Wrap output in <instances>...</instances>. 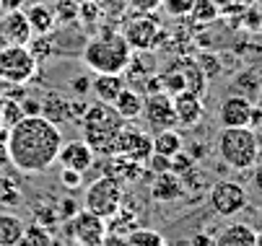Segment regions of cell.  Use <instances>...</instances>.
Instances as JSON below:
<instances>
[{
  "label": "cell",
  "instance_id": "484cf974",
  "mask_svg": "<svg viewBox=\"0 0 262 246\" xmlns=\"http://www.w3.org/2000/svg\"><path fill=\"white\" fill-rule=\"evenodd\" d=\"M26 114H24V109H21V101L18 99H3V107H0V125H3L6 130H11V127H16L21 119H24Z\"/></svg>",
  "mask_w": 262,
  "mask_h": 246
},
{
  "label": "cell",
  "instance_id": "83f0119b",
  "mask_svg": "<svg viewBox=\"0 0 262 246\" xmlns=\"http://www.w3.org/2000/svg\"><path fill=\"white\" fill-rule=\"evenodd\" d=\"M159 81H161V91L169 93V96H177V93L184 91V76H182L179 65H177V67H169L166 73H161Z\"/></svg>",
  "mask_w": 262,
  "mask_h": 246
},
{
  "label": "cell",
  "instance_id": "52a82bcc",
  "mask_svg": "<svg viewBox=\"0 0 262 246\" xmlns=\"http://www.w3.org/2000/svg\"><path fill=\"white\" fill-rule=\"evenodd\" d=\"M208 202H210V210L221 218H234L239 215L242 210L247 207L249 202V194L247 189L239 184V182H231V179H223V182H215L208 192Z\"/></svg>",
  "mask_w": 262,
  "mask_h": 246
},
{
  "label": "cell",
  "instance_id": "7402d4cb",
  "mask_svg": "<svg viewBox=\"0 0 262 246\" xmlns=\"http://www.w3.org/2000/svg\"><path fill=\"white\" fill-rule=\"evenodd\" d=\"M182 148H184V137H182V132H179L177 127H169V130L154 132V153L171 158V156L179 153Z\"/></svg>",
  "mask_w": 262,
  "mask_h": 246
},
{
  "label": "cell",
  "instance_id": "d4e9b609",
  "mask_svg": "<svg viewBox=\"0 0 262 246\" xmlns=\"http://www.w3.org/2000/svg\"><path fill=\"white\" fill-rule=\"evenodd\" d=\"M127 246H166L164 236L154 228H133L127 236H125Z\"/></svg>",
  "mask_w": 262,
  "mask_h": 246
},
{
  "label": "cell",
  "instance_id": "d6a6232c",
  "mask_svg": "<svg viewBox=\"0 0 262 246\" xmlns=\"http://www.w3.org/2000/svg\"><path fill=\"white\" fill-rule=\"evenodd\" d=\"M161 6H164V11L171 13V16H184V13H190L192 0H161Z\"/></svg>",
  "mask_w": 262,
  "mask_h": 246
},
{
  "label": "cell",
  "instance_id": "f1b7e54d",
  "mask_svg": "<svg viewBox=\"0 0 262 246\" xmlns=\"http://www.w3.org/2000/svg\"><path fill=\"white\" fill-rule=\"evenodd\" d=\"M218 13H221V8L213 3V0H192L190 16H192L195 21H203V23H208V21L218 18Z\"/></svg>",
  "mask_w": 262,
  "mask_h": 246
},
{
  "label": "cell",
  "instance_id": "277c9868",
  "mask_svg": "<svg viewBox=\"0 0 262 246\" xmlns=\"http://www.w3.org/2000/svg\"><path fill=\"white\" fill-rule=\"evenodd\" d=\"M215 151H218V158L226 166L236 171H247L259 161L262 145L252 127H221Z\"/></svg>",
  "mask_w": 262,
  "mask_h": 246
},
{
  "label": "cell",
  "instance_id": "ab89813d",
  "mask_svg": "<svg viewBox=\"0 0 262 246\" xmlns=\"http://www.w3.org/2000/svg\"><path fill=\"white\" fill-rule=\"evenodd\" d=\"M73 91L76 93H91V78H78L73 83Z\"/></svg>",
  "mask_w": 262,
  "mask_h": 246
},
{
  "label": "cell",
  "instance_id": "4316f807",
  "mask_svg": "<svg viewBox=\"0 0 262 246\" xmlns=\"http://www.w3.org/2000/svg\"><path fill=\"white\" fill-rule=\"evenodd\" d=\"M24 202V194H21V189H18V184L13 182V179H8V177H0V205L3 207H18Z\"/></svg>",
  "mask_w": 262,
  "mask_h": 246
},
{
  "label": "cell",
  "instance_id": "e575fe53",
  "mask_svg": "<svg viewBox=\"0 0 262 246\" xmlns=\"http://www.w3.org/2000/svg\"><path fill=\"white\" fill-rule=\"evenodd\" d=\"M78 18H83V21H96V18H99V6L91 3V0H86L83 6H78Z\"/></svg>",
  "mask_w": 262,
  "mask_h": 246
},
{
  "label": "cell",
  "instance_id": "cb8c5ba5",
  "mask_svg": "<svg viewBox=\"0 0 262 246\" xmlns=\"http://www.w3.org/2000/svg\"><path fill=\"white\" fill-rule=\"evenodd\" d=\"M182 76H184V91H190L195 96H205V88H208V76L205 70L198 65V62H182L179 65Z\"/></svg>",
  "mask_w": 262,
  "mask_h": 246
},
{
  "label": "cell",
  "instance_id": "3957f363",
  "mask_svg": "<svg viewBox=\"0 0 262 246\" xmlns=\"http://www.w3.org/2000/svg\"><path fill=\"white\" fill-rule=\"evenodd\" d=\"M130 55H133V47L127 44L125 34H117V31L99 34L81 52L83 65L91 73H125Z\"/></svg>",
  "mask_w": 262,
  "mask_h": 246
},
{
  "label": "cell",
  "instance_id": "7a4b0ae2",
  "mask_svg": "<svg viewBox=\"0 0 262 246\" xmlns=\"http://www.w3.org/2000/svg\"><path fill=\"white\" fill-rule=\"evenodd\" d=\"M81 122H83V140L91 145L96 156L109 158L117 153V135L125 127V119L115 112L112 104H104V101L89 104Z\"/></svg>",
  "mask_w": 262,
  "mask_h": 246
},
{
  "label": "cell",
  "instance_id": "4dcf8cb0",
  "mask_svg": "<svg viewBox=\"0 0 262 246\" xmlns=\"http://www.w3.org/2000/svg\"><path fill=\"white\" fill-rule=\"evenodd\" d=\"M234 88H239V91H244L242 96H254L257 91H259V81H257V76L254 73H239V78L234 81Z\"/></svg>",
  "mask_w": 262,
  "mask_h": 246
},
{
  "label": "cell",
  "instance_id": "e0dca14e",
  "mask_svg": "<svg viewBox=\"0 0 262 246\" xmlns=\"http://www.w3.org/2000/svg\"><path fill=\"white\" fill-rule=\"evenodd\" d=\"M24 16L31 26V34L34 37H45V34H52L57 21H55V11L45 3H34L29 8H24Z\"/></svg>",
  "mask_w": 262,
  "mask_h": 246
},
{
  "label": "cell",
  "instance_id": "603a6c76",
  "mask_svg": "<svg viewBox=\"0 0 262 246\" xmlns=\"http://www.w3.org/2000/svg\"><path fill=\"white\" fill-rule=\"evenodd\" d=\"M24 231H26V226L16 213H11V210L0 213V246H16L21 241Z\"/></svg>",
  "mask_w": 262,
  "mask_h": 246
},
{
  "label": "cell",
  "instance_id": "ffe728a7",
  "mask_svg": "<svg viewBox=\"0 0 262 246\" xmlns=\"http://www.w3.org/2000/svg\"><path fill=\"white\" fill-rule=\"evenodd\" d=\"M112 107H115V112L125 119V122H130V119H138L140 114H143V96L135 91V88H122L120 93H117V99L112 101Z\"/></svg>",
  "mask_w": 262,
  "mask_h": 246
},
{
  "label": "cell",
  "instance_id": "bcb514c9",
  "mask_svg": "<svg viewBox=\"0 0 262 246\" xmlns=\"http://www.w3.org/2000/svg\"><path fill=\"white\" fill-rule=\"evenodd\" d=\"M259 220H262V210H259Z\"/></svg>",
  "mask_w": 262,
  "mask_h": 246
},
{
  "label": "cell",
  "instance_id": "6da1fadb",
  "mask_svg": "<svg viewBox=\"0 0 262 246\" xmlns=\"http://www.w3.org/2000/svg\"><path fill=\"white\" fill-rule=\"evenodd\" d=\"M62 145V132L57 125L42 114L24 117L16 127L8 130V156L11 163L24 174H42L57 163Z\"/></svg>",
  "mask_w": 262,
  "mask_h": 246
},
{
  "label": "cell",
  "instance_id": "d590c367",
  "mask_svg": "<svg viewBox=\"0 0 262 246\" xmlns=\"http://www.w3.org/2000/svg\"><path fill=\"white\" fill-rule=\"evenodd\" d=\"M249 184H252V192H254L257 197H262V163H254V166H252Z\"/></svg>",
  "mask_w": 262,
  "mask_h": 246
},
{
  "label": "cell",
  "instance_id": "f546056e",
  "mask_svg": "<svg viewBox=\"0 0 262 246\" xmlns=\"http://www.w3.org/2000/svg\"><path fill=\"white\" fill-rule=\"evenodd\" d=\"M52 11H55V21L62 23V26L78 21V3H76V0H60Z\"/></svg>",
  "mask_w": 262,
  "mask_h": 246
},
{
  "label": "cell",
  "instance_id": "44dd1931",
  "mask_svg": "<svg viewBox=\"0 0 262 246\" xmlns=\"http://www.w3.org/2000/svg\"><path fill=\"white\" fill-rule=\"evenodd\" d=\"M42 117L45 119H50L52 125H62V122H70L73 119V109H70V101L62 96V93H57V91H50V96H47V101L42 104Z\"/></svg>",
  "mask_w": 262,
  "mask_h": 246
},
{
  "label": "cell",
  "instance_id": "4fadbf2b",
  "mask_svg": "<svg viewBox=\"0 0 262 246\" xmlns=\"http://www.w3.org/2000/svg\"><path fill=\"white\" fill-rule=\"evenodd\" d=\"M31 26L21 11H6L3 18H0V42L6 44H29L31 42Z\"/></svg>",
  "mask_w": 262,
  "mask_h": 246
},
{
  "label": "cell",
  "instance_id": "30bf717a",
  "mask_svg": "<svg viewBox=\"0 0 262 246\" xmlns=\"http://www.w3.org/2000/svg\"><path fill=\"white\" fill-rule=\"evenodd\" d=\"M68 233L73 236V241L81 246H99L106 236V220L89 213V210H78L73 218H68Z\"/></svg>",
  "mask_w": 262,
  "mask_h": 246
},
{
  "label": "cell",
  "instance_id": "1f68e13d",
  "mask_svg": "<svg viewBox=\"0 0 262 246\" xmlns=\"http://www.w3.org/2000/svg\"><path fill=\"white\" fill-rule=\"evenodd\" d=\"M60 184H62L65 189H78V187L83 184V174L76 171V168H65V166H62V171H60Z\"/></svg>",
  "mask_w": 262,
  "mask_h": 246
},
{
  "label": "cell",
  "instance_id": "60d3db41",
  "mask_svg": "<svg viewBox=\"0 0 262 246\" xmlns=\"http://www.w3.org/2000/svg\"><path fill=\"white\" fill-rule=\"evenodd\" d=\"M99 246H127V241H125V236H104V241L99 243Z\"/></svg>",
  "mask_w": 262,
  "mask_h": 246
},
{
  "label": "cell",
  "instance_id": "74e56055",
  "mask_svg": "<svg viewBox=\"0 0 262 246\" xmlns=\"http://www.w3.org/2000/svg\"><path fill=\"white\" fill-rule=\"evenodd\" d=\"M76 213H78L76 202H73V200H62V207H60V218H73Z\"/></svg>",
  "mask_w": 262,
  "mask_h": 246
},
{
  "label": "cell",
  "instance_id": "b9f144b4",
  "mask_svg": "<svg viewBox=\"0 0 262 246\" xmlns=\"http://www.w3.org/2000/svg\"><path fill=\"white\" fill-rule=\"evenodd\" d=\"M11 163V156H8V143L6 140H0V168H6Z\"/></svg>",
  "mask_w": 262,
  "mask_h": 246
},
{
  "label": "cell",
  "instance_id": "2e32d148",
  "mask_svg": "<svg viewBox=\"0 0 262 246\" xmlns=\"http://www.w3.org/2000/svg\"><path fill=\"white\" fill-rule=\"evenodd\" d=\"M182 194H184V184H182V179L177 177V174H171V171L156 174V179L151 184V197L156 202H174Z\"/></svg>",
  "mask_w": 262,
  "mask_h": 246
},
{
  "label": "cell",
  "instance_id": "7c38bea8",
  "mask_svg": "<svg viewBox=\"0 0 262 246\" xmlns=\"http://www.w3.org/2000/svg\"><path fill=\"white\" fill-rule=\"evenodd\" d=\"M252 99L242 93H231L218 104V122L221 127H249L252 117Z\"/></svg>",
  "mask_w": 262,
  "mask_h": 246
},
{
  "label": "cell",
  "instance_id": "ba28073f",
  "mask_svg": "<svg viewBox=\"0 0 262 246\" xmlns=\"http://www.w3.org/2000/svg\"><path fill=\"white\" fill-rule=\"evenodd\" d=\"M125 39L135 52H151L161 39H164V29L159 23L156 16L151 13H140L138 18H133L125 29Z\"/></svg>",
  "mask_w": 262,
  "mask_h": 246
},
{
  "label": "cell",
  "instance_id": "9a60e30c",
  "mask_svg": "<svg viewBox=\"0 0 262 246\" xmlns=\"http://www.w3.org/2000/svg\"><path fill=\"white\" fill-rule=\"evenodd\" d=\"M174 101V114H177V125L182 127H195L200 125L203 114H205V107H203V99L190 93V91H182L177 96H171Z\"/></svg>",
  "mask_w": 262,
  "mask_h": 246
},
{
  "label": "cell",
  "instance_id": "f35d334b",
  "mask_svg": "<svg viewBox=\"0 0 262 246\" xmlns=\"http://www.w3.org/2000/svg\"><path fill=\"white\" fill-rule=\"evenodd\" d=\"M24 3H26V0H0V8H3V13L6 11H21Z\"/></svg>",
  "mask_w": 262,
  "mask_h": 246
},
{
  "label": "cell",
  "instance_id": "f6af8a7d",
  "mask_svg": "<svg viewBox=\"0 0 262 246\" xmlns=\"http://www.w3.org/2000/svg\"><path fill=\"white\" fill-rule=\"evenodd\" d=\"M0 107H3V93H0ZM0 127H3V125H0Z\"/></svg>",
  "mask_w": 262,
  "mask_h": 246
},
{
  "label": "cell",
  "instance_id": "8fae6325",
  "mask_svg": "<svg viewBox=\"0 0 262 246\" xmlns=\"http://www.w3.org/2000/svg\"><path fill=\"white\" fill-rule=\"evenodd\" d=\"M154 153V137L138 130V127H122L117 135V153L115 156H125L130 161L145 163Z\"/></svg>",
  "mask_w": 262,
  "mask_h": 246
},
{
  "label": "cell",
  "instance_id": "7bdbcfd3",
  "mask_svg": "<svg viewBox=\"0 0 262 246\" xmlns=\"http://www.w3.org/2000/svg\"><path fill=\"white\" fill-rule=\"evenodd\" d=\"M213 3L223 11V8H229V6H234V3H239V0H213Z\"/></svg>",
  "mask_w": 262,
  "mask_h": 246
},
{
  "label": "cell",
  "instance_id": "5bb4252c",
  "mask_svg": "<svg viewBox=\"0 0 262 246\" xmlns=\"http://www.w3.org/2000/svg\"><path fill=\"white\" fill-rule=\"evenodd\" d=\"M57 161H60L65 168H76V171L86 174V171L94 166L96 153L91 151V145L86 143V140H70V143H62V145H60Z\"/></svg>",
  "mask_w": 262,
  "mask_h": 246
},
{
  "label": "cell",
  "instance_id": "8d00e7d4",
  "mask_svg": "<svg viewBox=\"0 0 262 246\" xmlns=\"http://www.w3.org/2000/svg\"><path fill=\"white\" fill-rule=\"evenodd\" d=\"M21 101V109L26 117H34V114H42V101L36 99H18Z\"/></svg>",
  "mask_w": 262,
  "mask_h": 246
},
{
  "label": "cell",
  "instance_id": "ee69618b",
  "mask_svg": "<svg viewBox=\"0 0 262 246\" xmlns=\"http://www.w3.org/2000/svg\"><path fill=\"white\" fill-rule=\"evenodd\" d=\"M254 246H262V231L257 233V241H254Z\"/></svg>",
  "mask_w": 262,
  "mask_h": 246
},
{
  "label": "cell",
  "instance_id": "8992f818",
  "mask_svg": "<svg viewBox=\"0 0 262 246\" xmlns=\"http://www.w3.org/2000/svg\"><path fill=\"white\" fill-rule=\"evenodd\" d=\"M36 60L26 44H6L0 47V81L11 86H24L36 73Z\"/></svg>",
  "mask_w": 262,
  "mask_h": 246
},
{
  "label": "cell",
  "instance_id": "5b68a950",
  "mask_svg": "<svg viewBox=\"0 0 262 246\" xmlns=\"http://www.w3.org/2000/svg\"><path fill=\"white\" fill-rule=\"evenodd\" d=\"M122 200H125V189H122V182L109 177V174H101L99 179H94L89 187H86V194H83V210L99 215V218H112L122 210Z\"/></svg>",
  "mask_w": 262,
  "mask_h": 246
},
{
  "label": "cell",
  "instance_id": "ac0fdd59",
  "mask_svg": "<svg viewBox=\"0 0 262 246\" xmlns=\"http://www.w3.org/2000/svg\"><path fill=\"white\" fill-rule=\"evenodd\" d=\"M254 241H257V231L252 226H247V223H229L215 236L213 246H254Z\"/></svg>",
  "mask_w": 262,
  "mask_h": 246
},
{
  "label": "cell",
  "instance_id": "d6986e66",
  "mask_svg": "<svg viewBox=\"0 0 262 246\" xmlns=\"http://www.w3.org/2000/svg\"><path fill=\"white\" fill-rule=\"evenodd\" d=\"M122 88H125V78L120 73H96L91 81V91L96 101H104V104H112Z\"/></svg>",
  "mask_w": 262,
  "mask_h": 246
},
{
  "label": "cell",
  "instance_id": "836d02e7",
  "mask_svg": "<svg viewBox=\"0 0 262 246\" xmlns=\"http://www.w3.org/2000/svg\"><path fill=\"white\" fill-rule=\"evenodd\" d=\"M127 3H130V8L138 11V13H151V11H156V8L161 6V0H127Z\"/></svg>",
  "mask_w": 262,
  "mask_h": 246
},
{
  "label": "cell",
  "instance_id": "9c48e42d",
  "mask_svg": "<svg viewBox=\"0 0 262 246\" xmlns=\"http://www.w3.org/2000/svg\"><path fill=\"white\" fill-rule=\"evenodd\" d=\"M148 127L154 132H161V130H169V127H177V114H174V101L169 93L164 91H154L143 96V114H140Z\"/></svg>",
  "mask_w": 262,
  "mask_h": 246
}]
</instances>
